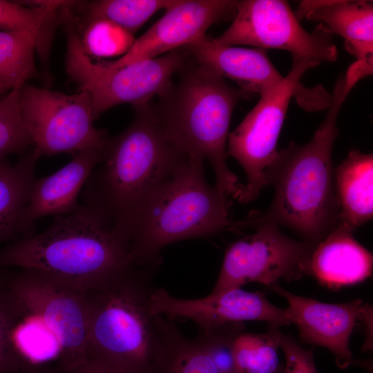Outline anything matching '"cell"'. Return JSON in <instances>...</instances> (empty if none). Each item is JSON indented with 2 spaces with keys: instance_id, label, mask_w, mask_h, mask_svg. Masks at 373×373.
I'll return each instance as SVG.
<instances>
[{
  "instance_id": "2",
  "label": "cell",
  "mask_w": 373,
  "mask_h": 373,
  "mask_svg": "<svg viewBox=\"0 0 373 373\" xmlns=\"http://www.w3.org/2000/svg\"><path fill=\"white\" fill-rule=\"evenodd\" d=\"M134 108L131 125L118 135L109 137L102 160L82 191L84 204L124 245L147 198L186 156L166 140L151 102Z\"/></svg>"
},
{
  "instance_id": "25",
  "label": "cell",
  "mask_w": 373,
  "mask_h": 373,
  "mask_svg": "<svg viewBox=\"0 0 373 373\" xmlns=\"http://www.w3.org/2000/svg\"><path fill=\"white\" fill-rule=\"evenodd\" d=\"M37 47L38 38L32 32L0 30V79L18 88L37 77L34 59Z\"/></svg>"
},
{
  "instance_id": "4",
  "label": "cell",
  "mask_w": 373,
  "mask_h": 373,
  "mask_svg": "<svg viewBox=\"0 0 373 373\" xmlns=\"http://www.w3.org/2000/svg\"><path fill=\"white\" fill-rule=\"evenodd\" d=\"M178 74V81L153 104L164 136L188 156L207 160L215 173V186L241 202L245 187L227 165L226 146L236 104L254 94L232 86L190 55Z\"/></svg>"
},
{
  "instance_id": "29",
  "label": "cell",
  "mask_w": 373,
  "mask_h": 373,
  "mask_svg": "<svg viewBox=\"0 0 373 373\" xmlns=\"http://www.w3.org/2000/svg\"><path fill=\"white\" fill-rule=\"evenodd\" d=\"M19 90L12 88L0 100V159L32 145L21 115Z\"/></svg>"
},
{
  "instance_id": "34",
  "label": "cell",
  "mask_w": 373,
  "mask_h": 373,
  "mask_svg": "<svg viewBox=\"0 0 373 373\" xmlns=\"http://www.w3.org/2000/svg\"><path fill=\"white\" fill-rule=\"evenodd\" d=\"M10 164L5 158L0 159V173L4 170Z\"/></svg>"
},
{
  "instance_id": "11",
  "label": "cell",
  "mask_w": 373,
  "mask_h": 373,
  "mask_svg": "<svg viewBox=\"0 0 373 373\" xmlns=\"http://www.w3.org/2000/svg\"><path fill=\"white\" fill-rule=\"evenodd\" d=\"M219 44L287 50L293 57L334 61L338 50L332 33L321 23L309 32L283 0L238 1L231 25L219 37Z\"/></svg>"
},
{
  "instance_id": "31",
  "label": "cell",
  "mask_w": 373,
  "mask_h": 373,
  "mask_svg": "<svg viewBox=\"0 0 373 373\" xmlns=\"http://www.w3.org/2000/svg\"><path fill=\"white\" fill-rule=\"evenodd\" d=\"M269 329L276 336L283 352L285 373H318L312 350L303 347L292 337L281 332L276 326L270 325Z\"/></svg>"
},
{
  "instance_id": "12",
  "label": "cell",
  "mask_w": 373,
  "mask_h": 373,
  "mask_svg": "<svg viewBox=\"0 0 373 373\" xmlns=\"http://www.w3.org/2000/svg\"><path fill=\"white\" fill-rule=\"evenodd\" d=\"M250 227L254 232L236 240L226 251L212 294L240 288L248 283L271 287L280 279L298 280L307 274L314 245L286 236L275 224Z\"/></svg>"
},
{
  "instance_id": "15",
  "label": "cell",
  "mask_w": 373,
  "mask_h": 373,
  "mask_svg": "<svg viewBox=\"0 0 373 373\" xmlns=\"http://www.w3.org/2000/svg\"><path fill=\"white\" fill-rule=\"evenodd\" d=\"M271 288L287 301L291 323L297 326L302 341L328 349L336 356L339 366H347L352 361L351 334L358 320L372 316L370 305L361 299L325 303L294 294L278 284Z\"/></svg>"
},
{
  "instance_id": "8",
  "label": "cell",
  "mask_w": 373,
  "mask_h": 373,
  "mask_svg": "<svg viewBox=\"0 0 373 373\" xmlns=\"http://www.w3.org/2000/svg\"><path fill=\"white\" fill-rule=\"evenodd\" d=\"M319 64L293 57L291 68L283 82L261 95L256 106L229 133L227 155L239 162L247 177L241 202L254 200L262 188L270 184L278 157V140L290 100L300 88L303 75Z\"/></svg>"
},
{
  "instance_id": "1",
  "label": "cell",
  "mask_w": 373,
  "mask_h": 373,
  "mask_svg": "<svg viewBox=\"0 0 373 373\" xmlns=\"http://www.w3.org/2000/svg\"><path fill=\"white\" fill-rule=\"evenodd\" d=\"M355 84L345 76L336 81L324 120L309 142H291L278 151L270 184L275 193L269 209L237 222L240 229L259 224L290 229L316 245L338 224L332 149L339 128L338 116Z\"/></svg>"
},
{
  "instance_id": "19",
  "label": "cell",
  "mask_w": 373,
  "mask_h": 373,
  "mask_svg": "<svg viewBox=\"0 0 373 373\" xmlns=\"http://www.w3.org/2000/svg\"><path fill=\"white\" fill-rule=\"evenodd\" d=\"M372 254L355 240L353 231L336 225L314 246L307 274L337 289L365 280L372 274Z\"/></svg>"
},
{
  "instance_id": "10",
  "label": "cell",
  "mask_w": 373,
  "mask_h": 373,
  "mask_svg": "<svg viewBox=\"0 0 373 373\" xmlns=\"http://www.w3.org/2000/svg\"><path fill=\"white\" fill-rule=\"evenodd\" d=\"M17 307L41 320L57 336L61 356L55 368L68 371L87 363L88 310L85 291L41 271H5Z\"/></svg>"
},
{
  "instance_id": "27",
  "label": "cell",
  "mask_w": 373,
  "mask_h": 373,
  "mask_svg": "<svg viewBox=\"0 0 373 373\" xmlns=\"http://www.w3.org/2000/svg\"><path fill=\"white\" fill-rule=\"evenodd\" d=\"M178 0H99L87 3L86 23L109 20L129 32L136 31L156 12L168 9Z\"/></svg>"
},
{
  "instance_id": "9",
  "label": "cell",
  "mask_w": 373,
  "mask_h": 373,
  "mask_svg": "<svg viewBox=\"0 0 373 373\" xmlns=\"http://www.w3.org/2000/svg\"><path fill=\"white\" fill-rule=\"evenodd\" d=\"M23 126L41 156L104 150L109 137L94 126L89 93L66 94L24 84L19 90Z\"/></svg>"
},
{
  "instance_id": "22",
  "label": "cell",
  "mask_w": 373,
  "mask_h": 373,
  "mask_svg": "<svg viewBox=\"0 0 373 373\" xmlns=\"http://www.w3.org/2000/svg\"><path fill=\"white\" fill-rule=\"evenodd\" d=\"M40 157L32 148L0 173V242L19 234V219L36 180L35 169Z\"/></svg>"
},
{
  "instance_id": "21",
  "label": "cell",
  "mask_w": 373,
  "mask_h": 373,
  "mask_svg": "<svg viewBox=\"0 0 373 373\" xmlns=\"http://www.w3.org/2000/svg\"><path fill=\"white\" fill-rule=\"evenodd\" d=\"M13 303L10 343L26 373L45 368L52 361L57 363L61 347L55 334L39 318L21 311L14 298Z\"/></svg>"
},
{
  "instance_id": "26",
  "label": "cell",
  "mask_w": 373,
  "mask_h": 373,
  "mask_svg": "<svg viewBox=\"0 0 373 373\" xmlns=\"http://www.w3.org/2000/svg\"><path fill=\"white\" fill-rule=\"evenodd\" d=\"M278 340L269 329L266 334L244 331L236 337L233 354L240 373H285L279 361Z\"/></svg>"
},
{
  "instance_id": "14",
  "label": "cell",
  "mask_w": 373,
  "mask_h": 373,
  "mask_svg": "<svg viewBox=\"0 0 373 373\" xmlns=\"http://www.w3.org/2000/svg\"><path fill=\"white\" fill-rule=\"evenodd\" d=\"M238 4L236 0H178L135 40L126 54L115 60L100 61L106 67L118 68L184 47L205 35L212 25L233 19Z\"/></svg>"
},
{
  "instance_id": "16",
  "label": "cell",
  "mask_w": 373,
  "mask_h": 373,
  "mask_svg": "<svg viewBox=\"0 0 373 373\" xmlns=\"http://www.w3.org/2000/svg\"><path fill=\"white\" fill-rule=\"evenodd\" d=\"M104 150L88 149L73 155L71 160L54 173L36 179L19 219V234H34L35 222L48 216H64L78 206L77 198Z\"/></svg>"
},
{
  "instance_id": "3",
  "label": "cell",
  "mask_w": 373,
  "mask_h": 373,
  "mask_svg": "<svg viewBox=\"0 0 373 373\" xmlns=\"http://www.w3.org/2000/svg\"><path fill=\"white\" fill-rule=\"evenodd\" d=\"M157 267L131 264L85 291L87 363L109 373H154L166 318L152 314Z\"/></svg>"
},
{
  "instance_id": "6",
  "label": "cell",
  "mask_w": 373,
  "mask_h": 373,
  "mask_svg": "<svg viewBox=\"0 0 373 373\" xmlns=\"http://www.w3.org/2000/svg\"><path fill=\"white\" fill-rule=\"evenodd\" d=\"M204 160L188 156L147 198L125 244L132 262L157 267L166 245L232 229L231 201L204 174Z\"/></svg>"
},
{
  "instance_id": "24",
  "label": "cell",
  "mask_w": 373,
  "mask_h": 373,
  "mask_svg": "<svg viewBox=\"0 0 373 373\" xmlns=\"http://www.w3.org/2000/svg\"><path fill=\"white\" fill-rule=\"evenodd\" d=\"M154 373H219L213 357L198 336L191 340L166 320L163 343Z\"/></svg>"
},
{
  "instance_id": "17",
  "label": "cell",
  "mask_w": 373,
  "mask_h": 373,
  "mask_svg": "<svg viewBox=\"0 0 373 373\" xmlns=\"http://www.w3.org/2000/svg\"><path fill=\"white\" fill-rule=\"evenodd\" d=\"M296 18L319 21L342 37L345 48L356 57L350 66L360 79L373 71V4L370 1H303Z\"/></svg>"
},
{
  "instance_id": "5",
  "label": "cell",
  "mask_w": 373,
  "mask_h": 373,
  "mask_svg": "<svg viewBox=\"0 0 373 373\" xmlns=\"http://www.w3.org/2000/svg\"><path fill=\"white\" fill-rule=\"evenodd\" d=\"M133 263L122 242L84 204L55 216L44 231L0 249V269L41 271L83 291Z\"/></svg>"
},
{
  "instance_id": "35",
  "label": "cell",
  "mask_w": 373,
  "mask_h": 373,
  "mask_svg": "<svg viewBox=\"0 0 373 373\" xmlns=\"http://www.w3.org/2000/svg\"><path fill=\"white\" fill-rule=\"evenodd\" d=\"M237 373H239V372H237Z\"/></svg>"
},
{
  "instance_id": "7",
  "label": "cell",
  "mask_w": 373,
  "mask_h": 373,
  "mask_svg": "<svg viewBox=\"0 0 373 373\" xmlns=\"http://www.w3.org/2000/svg\"><path fill=\"white\" fill-rule=\"evenodd\" d=\"M61 19L67 38L66 71L80 90L89 93L95 119L115 106L145 104L160 96L189 57L182 47L155 58L108 68L84 51L72 14L63 12Z\"/></svg>"
},
{
  "instance_id": "18",
  "label": "cell",
  "mask_w": 373,
  "mask_h": 373,
  "mask_svg": "<svg viewBox=\"0 0 373 373\" xmlns=\"http://www.w3.org/2000/svg\"><path fill=\"white\" fill-rule=\"evenodd\" d=\"M184 48L198 64L254 95L265 93L285 77L272 64L265 49L223 45L205 35Z\"/></svg>"
},
{
  "instance_id": "32",
  "label": "cell",
  "mask_w": 373,
  "mask_h": 373,
  "mask_svg": "<svg viewBox=\"0 0 373 373\" xmlns=\"http://www.w3.org/2000/svg\"><path fill=\"white\" fill-rule=\"evenodd\" d=\"M32 373H109L106 370L91 363H87L84 365L75 370L63 371L57 369L41 368L34 371Z\"/></svg>"
},
{
  "instance_id": "30",
  "label": "cell",
  "mask_w": 373,
  "mask_h": 373,
  "mask_svg": "<svg viewBox=\"0 0 373 373\" xmlns=\"http://www.w3.org/2000/svg\"><path fill=\"white\" fill-rule=\"evenodd\" d=\"M13 311V298L5 271H0V373H25L10 343Z\"/></svg>"
},
{
  "instance_id": "13",
  "label": "cell",
  "mask_w": 373,
  "mask_h": 373,
  "mask_svg": "<svg viewBox=\"0 0 373 373\" xmlns=\"http://www.w3.org/2000/svg\"><path fill=\"white\" fill-rule=\"evenodd\" d=\"M150 309L153 314L169 320H191L203 332L247 321H265L276 327L291 323L287 309L275 306L260 293L240 288L211 293L198 299H183L157 287L151 297Z\"/></svg>"
},
{
  "instance_id": "33",
  "label": "cell",
  "mask_w": 373,
  "mask_h": 373,
  "mask_svg": "<svg viewBox=\"0 0 373 373\" xmlns=\"http://www.w3.org/2000/svg\"><path fill=\"white\" fill-rule=\"evenodd\" d=\"M12 86L5 81L0 79V95L4 93L6 90L12 89Z\"/></svg>"
},
{
  "instance_id": "28",
  "label": "cell",
  "mask_w": 373,
  "mask_h": 373,
  "mask_svg": "<svg viewBox=\"0 0 373 373\" xmlns=\"http://www.w3.org/2000/svg\"><path fill=\"white\" fill-rule=\"evenodd\" d=\"M79 38L84 51L91 58L122 56L129 50L135 40L134 35L104 19L86 22Z\"/></svg>"
},
{
  "instance_id": "20",
  "label": "cell",
  "mask_w": 373,
  "mask_h": 373,
  "mask_svg": "<svg viewBox=\"0 0 373 373\" xmlns=\"http://www.w3.org/2000/svg\"><path fill=\"white\" fill-rule=\"evenodd\" d=\"M373 155L356 150L334 171L337 225L354 231L372 218Z\"/></svg>"
},
{
  "instance_id": "23",
  "label": "cell",
  "mask_w": 373,
  "mask_h": 373,
  "mask_svg": "<svg viewBox=\"0 0 373 373\" xmlns=\"http://www.w3.org/2000/svg\"><path fill=\"white\" fill-rule=\"evenodd\" d=\"M8 1L0 0V30L30 32L38 38L37 51L44 64L56 21V11L67 1Z\"/></svg>"
}]
</instances>
